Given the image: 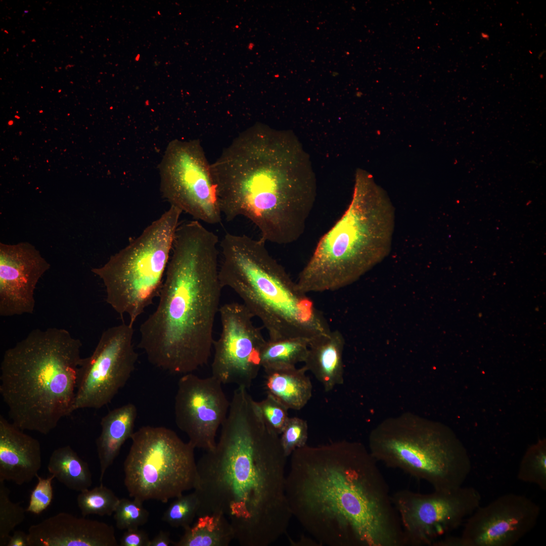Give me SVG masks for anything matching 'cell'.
<instances>
[{
  "label": "cell",
  "mask_w": 546,
  "mask_h": 546,
  "mask_svg": "<svg viewBox=\"0 0 546 546\" xmlns=\"http://www.w3.org/2000/svg\"><path fill=\"white\" fill-rule=\"evenodd\" d=\"M205 451L197 462V516L224 515L242 546H268L286 533L288 458L247 388L234 390L218 440Z\"/></svg>",
  "instance_id": "1"
},
{
  "label": "cell",
  "mask_w": 546,
  "mask_h": 546,
  "mask_svg": "<svg viewBox=\"0 0 546 546\" xmlns=\"http://www.w3.org/2000/svg\"><path fill=\"white\" fill-rule=\"evenodd\" d=\"M290 457L292 516L320 545L406 546L387 483L362 444H306Z\"/></svg>",
  "instance_id": "2"
},
{
  "label": "cell",
  "mask_w": 546,
  "mask_h": 546,
  "mask_svg": "<svg viewBox=\"0 0 546 546\" xmlns=\"http://www.w3.org/2000/svg\"><path fill=\"white\" fill-rule=\"evenodd\" d=\"M219 242L198 220L179 224L158 305L140 327L138 346L155 367L184 375L208 362L223 288Z\"/></svg>",
  "instance_id": "3"
},
{
  "label": "cell",
  "mask_w": 546,
  "mask_h": 546,
  "mask_svg": "<svg viewBox=\"0 0 546 546\" xmlns=\"http://www.w3.org/2000/svg\"><path fill=\"white\" fill-rule=\"evenodd\" d=\"M269 139L257 125L240 134L210 164L222 215L243 216L261 239L284 245L303 234L314 202L308 177L296 176L280 163Z\"/></svg>",
  "instance_id": "4"
},
{
  "label": "cell",
  "mask_w": 546,
  "mask_h": 546,
  "mask_svg": "<svg viewBox=\"0 0 546 546\" xmlns=\"http://www.w3.org/2000/svg\"><path fill=\"white\" fill-rule=\"evenodd\" d=\"M82 343L67 330H32L5 352L0 394L11 422L47 435L75 410Z\"/></svg>",
  "instance_id": "5"
},
{
  "label": "cell",
  "mask_w": 546,
  "mask_h": 546,
  "mask_svg": "<svg viewBox=\"0 0 546 546\" xmlns=\"http://www.w3.org/2000/svg\"><path fill=\"white\" fill-rule=\"evenodd\" d=\"M222 287L232 289L261 321L268 340L302 338L309 341L331 332L323 314L301 292L265 242L226 233L220 241Z\"/></svg>",
  "instance_id": "6"
},
{
  "label": "cell",
  "mask_w": 546,
  "mask_h": 546,
  "mask_svg": "<svg viewBox=\"0 0 546 546\" xmlns=\"http://www.w3.org/2000/svg\"><path fill=\"white\" fill-rule=\"evenodd\" d=\"M366 184L359 183L350 204L321 238L299 272L305 294L334 291L356 281L386 254L392 227L391 209L380 207Z\"/></svg>",
  "instance_id": "7"
},
{
  "label": "cell",
  "mask_w": 546,
  "mask_h": 546,
  "mask_svg": "<svg viewBox=\"0 0 546 546\" xmlns=\"http://www.w3.org/2000/svg\"><path fill=\"white\" fill-rule=\"evenodd\" d=\"M182 211L170 206L103 265L92 271L102 281L107 303L132 325L159 297Z\"/></svg>",
  "instance_id": "8"
},
{
  "label": "cell",
  "mask_w": 546,
  "mask_h": 546,
  "mask_svg": "<svg viewBox=\"0 0 546 546\" xmlns=\"http://www.w3.org/2000/svg\"><path fill=\"white\" fill-rule=\"evenodd\" d=\"M377 461L427 481L435 490L463 486L471 470L464 447L448 429L424 423H389L369 436Z\"/></svg>",
  "instance_id": "9"
},
{
  "label": "cell",
  "mask_w": 546,
  "mask_h": 546,
  "mask_svg": "<svg viewBox=\"0 0 546 546\" xmlns=\"http://www.w3.org/2000/svg\"><path fill=\"white\" fill-rule=\"evenodd\" d=\"M123 463L130 497L166 503L194 489L197 478L194 446L173 430L144 426L134 432Z\"/></svg>",
  "instance_id": "10"
},
{
  "label": "cell",
  "mask_w": 546,
  "mask_h": 546,
  "mask_svg": "<svg viewBox=\"0 0 546 546\" xmlns=\"http://www.w3.org/2000/svg\"><path fill=\"white\" fill-rule=\"evenodd\" d=\"M159 170L160 191L170 206L207 224L221 221L210 164L199 141L170 143Z\"/></svg>",
  "instance_id": "11"
},
{
  "label": "cell",
  "mask_w": 546,
  "mask_h": 546,
  "mask_svg": "<svg viewBox=\"0 0 546 546\" xmlns=\"http://www.w3.org/2000/svg\"><path fill=\"white\" fill-rule=\"evenodd\" d=\"M407 546L433 545L458 528L480 506L479 491L462 486L421 493L402 489L391 495Z\"/></svg>",
  "instance_id": "12"
},
{
  "label": "cell",
  "mask_w": 546,
  "mask_h": 546,
  "mask_svg": "<svg viewBox=\"0 0 546 546\" xmlns=\"http://www.w3.org/2000/svg\"><path fill=\"white\" fill-rule=\"evenodd\" d=\"M133 325L123 323L104 331L92 354L79 365L75 410L99 409L109 403L133 372L138 354Z\"/></svg>",
  "instance_id": "13"
},
{
  "label": "cell",
  "mask_w": 546,
  "mask_h": 546,
  "mask_svg": "<svg viewBox=\"0 0 546 546\" xmlns=\"http://www.w3.org/2000/svg\"><path fill=\"white\" fill-rule=\"evenodd\" d=\"M219 312L221 332L213 344L211 376L222 384L249 389L261 368V351L266 340L243 303H225Z\"/></svg>",
  "instance_id": "14"
},
{
  "label": "cell",
  "mask_w": 546,
  "mask_h": 546,
  "mask_svg": "<svg viewBox=\"0 0 546 546\" xmlns=\"http://www.w3.org/2000/svg\"><path fill=\"white\" fill-rule=\"evenodd\" d=\"M222 384L212 376L201 378L193 373L179 379L174 400L177 427L194 447L213 449L217 432L225 420L230 401Z\"/></svg>",
  "instance_id": "15"
},
{
  "label": "cell",
  "mask_w": 546,
  "mask_h": 546,
  "mask_svg": "<svg viewBox=\"0 0 546 546\" xmlns=\"http://www.w3.org/2000/svg\"><path fill=\"white\" fill-rule=\"evenodd\" d=\"M540 507L519 494L502 495L467 519L462 546H513L536 525Z\"/></svg>",
  "instance_id": "16"
},
{
  "label": "cell",
  "mask_w": 546,
  "mask_h": 546,
  "mask_svg": "<svg viewBox=\"0 0 546 546\" xmlns=\"http://www.w3.org/2000/svg\"><path fill=\"white\" fill-rule=\"evenodd\" d=\"M50 268V264L31 244L1 243V316L33 313L36 285Z\"/></svg>",
  "instance_id": "17"
},
{
  "label": "cell",
  "mask_w": 546,
  "mask_h": 546,
  "mask_svg": "<svg viewBox=\"0 0 546 546\" xmlns=\"http://www.w3.org/2000/svg\"><path fill=\"white\" fill-rule=\"evenodd\" d=\"M28 546H118L115 530L105 522L60 512L31 525Z\"/></svg>",
  "instance_id": "18"
},
{
  "label": "cell",
  "mask_w": 546,
  "mask_h": 546,
  "mask_svg": "<svg viewBox=\"0 0 546 546\" xmlns=\"http://www.w3.org/2000/svg\"><path fill=\"white\" fill-rule=\"evenodd\" d=\"M0 416V481L21 485L38 475L41 466L39 441Z\"/></svg>",
  "instance_id": "19"
},
{
  "label": "cell",
  "mask_w": 546,
  "mask_h": 546,
  "mask_svg": "<svg viewBox=\"0 0 546 546\" xmlns=\"http://www.w3.org/2000/svg\"><path fill=\"white\" fill-rule=\"evenodd\" d=\"M345 340L338 330L309 341L304 367L322 384L325 391L344 381L343 353Z\"/></svg>",
  "instance_id": "20"
},
{
  "label": "cell",
  "mask_w": 546,
  "mask_h": 546,
  "mask_svg": "<svg viewBox=\"0 0 546 546\" xmlns=\"http://www.w3.org/2000/svg\"><path fill=\"white\" fill-rule=\"evenodd\" d=\"M136 417V406L128 403L110 411L102 418L101 432L96 442L101 483L122 446L133 434Z\"/></svg>",
  "instance_id": "21"
},
{
  "label": "cell",
  "mask_w": 546,
  "mask_h": 546,
  "mask_svg": "<svg viewBox=\"0 0 546 546\" xmlns=\"http://www.w3.org/2000/svg\"><path fill=\"white\" fill-rule=\"evenodd\" d=\"M303 366L264 371V387L289 410H300L311 397L312 385Z\"/></svg>",
  "instance_id": "22"
},
{
  "label": "cell",
  "mask_w": 546,
  "mask_h": 546,
  "mask_svg": "<svg viewBox=\"0 0 546 546\" xmlns=\"http://www.w3.org/2000/svg\"><path fill=\"white\" fill-rule=\"evenodd\" d=\"M174 546H228L235 539L228 519L219 513L198 516L195 523L184 529Z\"/></svg>",
  "instance_id": "23"
},
{
  "label": "cell",
  "mask_w": 546,
  "mask_h": 546,
  "mask_svg": "<svg viewBox=\"0 0 546 546\" xmlns=\"http://www.w3.org/2000/svg\"><path fill=\"white\" fill-rule=\"evenodd\" d=\"M47 468L55 478L70 489L82 492L92 485L88 464L69 445L58 447L52 452Z\"/></svg>",
  "instance_id": "24"
},
{
  "label": "cell",
  "mask_w": 546,
  "mask_h": 546,
  "mask_svg": "<svg viewBox=\"0 0 546 546\" xmlns=\"http://www.w3.org/2000/svg\"><path fill=\"white\" fill-rule=\"evenodd\" d=\"M309 341L302 338L267 340L261 351V368L267 371L296 367L304 361Z\"/></svg>",
  "instance_id": "25"
},
{
  "label": "cell",
  "mask_w": 546,
  "mask_h": 546,
  "mask_svg": "<svg viewBox=\"0 0 546 546\" xmlns=\"http://www.w3.org/2000/svg\"><path fill=\"white\" fill-rule=\"evenodd\" d=\"M519 480L536 485L546 491V443L540 440L531 446L522 459L517 473Z\"/></svg>",
  "instance_id": "26"
},
{
  "label": "cell",
  "mask_w": 546,
  "mask_h": 546,
  "mask_svg": "<svg viewBox=\"0 0 546 546\" xmlns=\"http://www.w3.org/2000/svg\"><path fill=\"white\" fill-rule=\"evenodd\" d=\"M119 500L113 491L102 483L92 489L80 492L77 497L78 508L85 517L89 515L110 516L114 513Z\"/></svg>",
  "instance_id": "27"
},
{
  "label": "cell",
  "mask_w": 546,
  "mask_h": 546,
  "mask_svg": "<svg viewBox=\"0 0 546 546\" xmlns=\"http://www.w3.org/2000/svg\"><path fill=\"white\" fill-rule=\"evenodd\" d=\"M199 500L196 493H190L177 497L164 512L162 520L174 528L184 529L192 525L199 508Z\"/></svg>",
  "instance_id": "28"
},
{
  "label": "cell",
  "mask_w": 546,
  "mask_h": 546,
  "mask_svg": "<svg viewBox=\"0 0 546 546\" xmlns=\"http://www.w3.org/2000/svg\"><path fill=\"white\" fill-rule=\"evenodd\" d=\"M10 491L0 481V546L7 545L10 534L25 519V510L10 498Z\"/></svg>",
  "instance_id": "29"
},
{
  "label": "cell",
  "mask_w": 546,
  "mask_h": 546,
  "mask_svg": "<svg viewBox=\"0 0 546 546\" xmlns=\"http://www.w3.org/2000/svg\"><path fill=\"white\" fill-rule=\"evenodd\" d=\"M143 503L133 498L119 499L114 512L116 527L119 530H127L145 525L148 521L149 512Z\"/></svg>",
  "instance_id": "30"
},
{
  "label": "cell",
  "mask_w": 546,
  "mask_h": 546,
  "mask_svg": "<svg viewBox=\"0 0 546 546\" xmlns=\"http://www.w3.org/2000/svg\"><path fill=\"white\" fill-rule=\"evenodd\" d=\"M280 437L284 453L288 458L295 449L307 444V422L300 418L289 417Z\"/></svg>",
  "instance_id": "31"
},
{
  "label": "cell",
  "mask_w": 546,
  "mask_h": 546,
  "mask_svg": "<svg viewBox=\"0 0 546 546\" xmlns=\"http://www.w3.org/2000/svg\"><path fill=\"white\" fill-rule=\"evenodd\" d=\"M262 418L266 425L279 435L282 433L289 418L288 410L271 395L257 401Z\"/></svg>",
  "instance_id": "32"
},
{
  "label": "cell",
  "mask_w": 546,
  "mask_h": 546,
  "mask_svg": "<svg viewBox=\"0 0 546 546\" xmlns=\"http://www.w3.org/2000/svg\"><path fill=\"white\" fill-rule=\"evenodd\" d=\"M36 477L38 481L31 493L26 511L39 514L51 504L53 496L52 481L55 477L52 475L46 478H42L38 475Z\"/></svg>",
  "instance_id": "33"
},
{
  "label": "cell",
  "mask_w": 546,
  "mask_h": 546,
  "mask_svg": "<svg viewBox=\"0 0 546 546\" xmlns=\"http://www.w3.org/2000/svg\"><path fill=\"white\" fill-rule=\"evenodd\" d=\"M150 539L145 531L139 528L125 530L120 539V546H149Z\"/></svg>",
  "instance_id": "34"
},
{
  "label": "cell",
  "mask_w": 546,
  "mask_h": 546,
  "mask_svg": "<svg viewBox=\"0 0 546 546\" xmlns=\"http://www.w3.org/2000/svg\"><path fill=\"white\" fill-rule=\"evenodd\" d=\"M7 546H28L27 533L21 530L14 531Z\"/></svg>",
  "instance_id": "35"
},
{
  "label": "cell",
  "mask_w": 546,
  "mask_h": 546,
  "mask_svg": "<svg viewBox=\"0 0 546 546\" xmlns=\"http://www.w3.org/2000/svg\"><path fill=\"white\" fill-rule=\"evenodd\" d=\"M173 543L169 533L160 530L152 539H150L149 546H168Z\"/></svg>",
  "instance_id": "36"
},
{
  "label": "cell",
  "mask_w": 546,
  "mask_h": 546,
  "mask_svg": "<svg viewBox=\"0 0 546 546\" xmlns=\"http://www.w3.org/2000/svg\"><path fill=\"white\" fill-rule=\"evenodd\" d=\"M338 75H339V73L337 71H333L332 72V76H333V77H336V76H338Z\"/></svg>",
  "instance_id": "37"
},
{
  "label": "cell",
  "mask_w": 546,
  "mask_h": 546,
  "mask_svg": "<svg viewBox=\"0 0 546 546\" xmlns=\"http://www.w3.org/2000/svg\"><path fill=\"white\" fill-rule=\"evenodd\" d=\"M28 11H24V12H25V13H28Z\"/></svg>",
  "instance_id": "38"
}]
</instances>
